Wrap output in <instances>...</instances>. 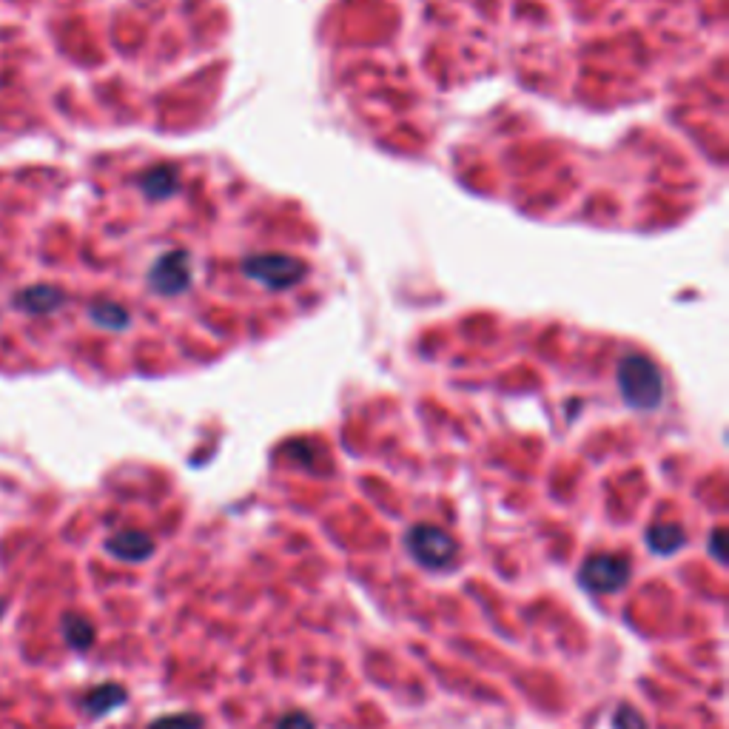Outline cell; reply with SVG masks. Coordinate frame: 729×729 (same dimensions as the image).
Segmentation results:
<instances>
[{"label": "cell", "mask_w": 729, "mask_h": 729, "mask_svg": "<svg viewBox=\"0 0 729 729\" xmlns=\"http://www.w3.org/2000/svg\"><path fill=\"white\" fill-rule=\"evenodd\" d=\"M3 607H6V604H3V599H0V616H3Z\"/></svg>", "instance_id": "cell-16"}, {"label": "cell", "mask_w": 729, "mask_h": 729, "mask_svg": "<svg viewBox=\"0 0 729 729\" xmlns=\"http://www.w3.org/2000/svg\"><path fill=\"white\" fill-rule=\"evenodd\" d=\"M712 550H715L718 561H727V553H724V530H715L712 533Z\"/></svg>", "instance_id": "cell-15"}, {"label": "cell", "mask_w": 729, "mask_h": 729, "mask_svg": "<svg viewBox=\"0 0 729 729\" xmlns=\"http://www.w3.org/2000/svg\"><path fill=\"white\" fill-rule=\"evenodd\" d=\"M277 729H314V721L305 712H291V715L282 718Z\"/></svg>", "instance_id": "cell-14"}, {"label": "cell", "mask_w": 729, "mask_h": 729, "mask_svg": "<svg viewBox=\"0 0 729 729\" xmlns=\"http://www.w3.org/2000/svg\"><path fill=\"white\" fill-rule=\"evenodd\" d=\"M154 285L163 291V294H174L186 285V257L183 254H171L166 260L160 262L151 274Z\"/></svg>", "instance_id": "cell-7"}, {"label": "cell", "mask_w": 729, "mask_h": 729, "mask_svg": "<svg viewBox=\"0 0 729 729\" xmlns=\"http://www.w3.org/2000/svg\"><path fill=\"white\" fill-rule=\"evenodd\" d=\"M63 636H66V641L75 650H89L94 644L92 621H86V618L80 616H66L63 618Z\"/></svg>", "instance_id": "cell-10"}, {"label": "cell", "mask_w": 729, "mask_h": 729, "mask_svg": "<svg viewBox=\"0 0 729 729\" xmlns=\"http://www.w3.org/2000/svg\"><path fill=\"white\" fill-rule=\"evenodd\" d=\"M151 729H200V718L197 715H171L157 721Z\"/></svg>", "instance_id": "cell-12"}, {"label": "cell", "mask_w": 729, "mask_h": 729, "mask_svg": "<svg viewBox=\"0 0 729 729\" xmlns=\"http://www.w3.org/2000/svg\"><path fill=\"white\" fill-rule=\"evenodd\" d=\"M579 579L590 593H601V596L616 593L630 581V561L624 556H610V553L590 556L581 567Z\"/></svg>", "instance_id": "cell-3"}, {"label": "cell", "mask_w": 729, "mask_h": 729, "mask_svg": "<svg viewBox=\"0 0 729 729\" xmlns=\"http://www.w3.org/2000/svg\"><path fill=\"white\" fill-rule=\"evenodd\" d=\"M60 302H63V294L55 291L52 285H35L29 291H20L15 297V305L20 311H26V314H49V311H55Z\"/></svg>", "instance_id": "cell-6"}, {"label": "cell", "mask_w": 729, "mask_h": 729, "mask_svg": "<svg viewBox=\"0 0 729 729\" xmlns=\"http://www.w3.org/2000/svg\"><path fill=\"white\" fill-rule=\"evenodd\" d=\"M618 385L624 399L638 411H653L664 396L661 374L650 359L644 356H627L618 368Z\"/></svg>", "instance_id": "cell-1"}, {"label": "cell", "mask_w": 729, "mask_h": 729, "mask_svg": "<svg viewBox=\"0 0 729 729\" xmlns=\"http://www.w3.org/2000/svg\"><path fill=\"white\" fill-rule=\"evenodd\" d=\"M616 729H644V721H641V715L636 710L621 707L616 712Z\"/></svg>", "instance_id": "cell-13"}, {"label": "cell", "mask_w": 729, "mask_h": 729, "mask_svg": "<svg viewBox=\"0 0 729 729\" xmlns=\"http://www.w3.org/2000/svg\"><path fill=\"white\" fill-rule=\"evenodd\" d=\"M126 701V690L123 687H117V684H103V687H97L86 695V710L92 712V715H106V712H112L114 707H120Z\"/></svg>", "instance_id": "cell-8"}, {"label": "cell", "mask_w": 729, "mask_h": 729, "mask_svg": "<svg viewBox=\"0 0 729 729\" xmlns=\"http://www.w3.org/2000/svg\"><path fill=\"white\" fill-rule=\"evenodd\" d=\"M245 274L257 277L265 285H274V288H288L300 280L305 268L300 262L285 260V257H260V260H251V265H245Z\"/></svg>", "instance_id": "cell-4"}, {"label": "cell", "mask_w": 729, "mask_h": 729, "mask_svg": "<svg viewBox=\"0 0 729 729\" xmlns=\"http://www.w3.org/2000/svg\"><path fill=\"white\" fill-rule=\"evenodd\" d=\"M647 542L653 547V553L670 556V553H675L684 544V530L675 527V524H655L653 530L647 533Z\"/></svg>", "instance_id": "cell-9"}, {"label": "cell", "mask_w": 729, "mask_h": 729, "mask_svg": "<svg viewBox=\"0 0 729 729\" xmlns=\"http://www.w3.org/2000/svg\"><path fill=\"white\" fill-rule=\"evenodd\" d=\"M106 547H109L112 556L123 561H146L154 553L151 536L140 533V530H120L106 542Z\"/></svg>", "instance_id": "cell-5"}, {"label": "cell", "mask_w": 729, "mask_h": 729, "mask_svg": "<svg viewBox=\"0 0 729 729\" xmlns=\"http://www.w3.org/2000/svg\"><path fill=\"white\" fill-rule=\"evenodd\" d=\"M92 317L100 322V325H109V328H123L129 317L117 308V305H94Z\"/></svg>", "instance_id": "cell-11"}, {"label": "cell", "mask_w": 729, "mask_h": 729, "mask_svg": "<svg viewBox=\"0 0 729 729\" xmlns=\"http://www.w3.org/2000/svg\"><path fill=\"white\" fill-rule=\"evenodd\" d=\"M405 544L411 550V556L425 567L433 570H442L448 567L453 556H456V542L450 539V533H445L442 527H433V524H416L408 530Z\"/></svg>", "instance_id": "cell-2"}]
</instances>
